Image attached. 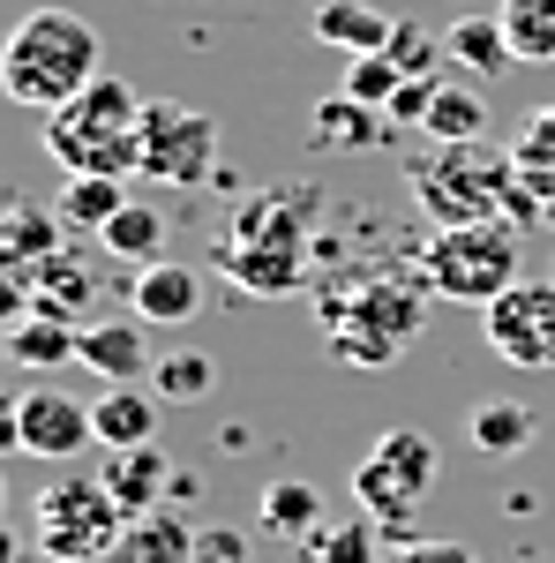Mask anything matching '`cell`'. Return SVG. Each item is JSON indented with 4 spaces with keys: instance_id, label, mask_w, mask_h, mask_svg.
I'll use <instances>...</instances> for the list:
<instances>
[{
    "instance_id": "obj_19",
    "label": "cell",
    "mask_w": 555,
    "mask_h": 563,
    "mask_svg": "<svg viewBox=\"0 0 555 563\" xmlns=\"http://www.w3.org/2000/svg\"><path fill=\"white\" fill-rule=\"evenodd\" d=\"M443 45H451V60L466 68V76H480V84H496L503 68H511V31H503V15H480V8H466L451 31H443Z\"/></svg>"
},
{
    "instance_id": "obj_6",
    "label": "cell",
    "mask_w": 555,
    "mask_h": 563,
    "mask_svg": "<svg viewBox=\"0 0 555 563\" xmlns=\"http://www.w3.org/2000/svg\"><path fill=\"white\" fill-rule=\"evenodd\" d=\"M315 294V316H323V339L331 331H376L390 346H413L421 339V316H428V278L421 263L413 271H331L308 286Z\"/></svg>"
},
{
    "instance_id": "obj_33",
    "label": "cell",
    "mask_w": 555,
    "mask_h": 563,
    "mask_svg": "<svg viewBox=\"0 0 555 563\" xmlns=\"http://www.w3.org/2000/svg\"><path fill=\"white\" fill-rule=\"evenodd\" d=\"M443 53H451L443 31H428V23H413V15H398V31H390V60H398L406 76H435Z\"/></svg>"
},
{
    "instance_id": "obj_18",
    "label": "cell",
    "mask_w": 555,
    "mask_h": 563,
    "mask_svg": "<svg viewBox=\"0 0 555 563\" xmlns=\"http://www.w3.org/2000/svg\"><path fill=\"white\" fill-rule=\"evenodd\" d=\"M533 435H541V413H533L525 398H480L466 413V443L480 459H518Z\"/></svg>"
},
{
    "instance_id": "obj_11",
    "label": "cell",
    "mask_w": 555,
    "mask_h": 563,
    "mask_svg": "<svg viewBox=\"0 0 555 563\" xmlns=\"http://www.w3.org/2000/svg\"><path fill=\"white\" fill-rule=\"evenodd\" d=\"M8 443L31 459H84V443H98L90 429V398H68L53 384H31L8 406Z\"/></svg>"
},
{
    "instance_id": "obj_25",
    "label": "cell",
    "mask_w": 555,
    "mask_h": 563,
    "mask_svg": "<svg viewBox=\"0 0 555 563\" xmlns=\"http://www.w3.org/2000/svg\"><path fill=\"white\" fill-rule=\"evenodd\" d=\"M129 203H135V196L121 188V180H90V174H76L68 188H60V203H53V211H60V225H68V233H106V225L129 211Z\"/></svg>"
},
{
    "instance_id": "obj_21",
    "label": "cell",
    "mask_w": 555,
    "mask_h": 563,
    "mask_svg": "<svg viewBox=\"0 0 555 563\" xmlns=\"http://www.w3.org/2000/svg\"><path fill=\"white\" fill-rule=\"evenodd\" d=\"M106 563H196V526L173 519V511H151V519H129L121 549Z\"/></svg>"
},
{
    "instance_id": "obj_22",
    "label": "cell",
    "mask_w": 555,
    "mask_h": 563,
    "mask_svg": "<svg viewBox=\"0 0 555 563\" xmlns=\"http://www.w3.org/2000/svg\"><path fill=\"white\" fill-rule=\"evenodd\" d=\"M256 519H263V533H278V541H315V533H323V496H315L308 481L286 474V481L263 488Z\"/></svg>"
},
{
    "instance_id": "obj_17",
    "label": "cell",
    "mask_w": 555,
    "mask_h": 563,
    "mask_svg": "<svg viewBox=\"0 0 555 563\" xmlns=\"http://www.w3.org/2000/svg\"><path fill=\"white\" fill-rule=\"evenodd\" d=\"M308 31H315L323 45H338L345 60H360V53H390V31H398V15H384L376 0H315Z\"/></svg>"
},
{
    "instance_id": "obj_26",
    "label": "cell",
    "mask_w": 555,
    "mask_h": 563,
    "mask_svg": "<svg viewBox=\"0 0 555 563\" xmlns=\"http://www.w3.org/2000/svg\"><path fill=\"white\" fill-rule=\"evenodd\" d=\"M98 249L113 263H135V271H151V263H166V218L151 211V203H129V211L113 218L106 233H98Z\"/></svg>"
},
{
    "instance_id": "obj_2",
    "label": "cell",
    "mask_w": 555,
    "mask_h": 563,
    "mask_svg": "<svg viewBox=\"0 0 555 563\" xmlns=\"http://www.w3.org/2000/svg\"><path fill=\"white\" fill-rule=\"evenodd\" d=\"M106 68H98V31H90L76 8H31L8 45H0V84L15 106H38L60 113L68 98H84Z\"/></svg>"
},
{
    "instance_id": "obj_34",
    "label": "cell",
    "mask_w": 555,
    "mask_h": 563,
    "mask_svg": "<svg viewBox=\"0 0 555 563\" xmlns=\"http://www.w3.org/2000/svg\"><path fill=\"white\" fill-rule=\"evenodd\" d=\"M406 346H390V339H376V331H331V361L338 368H390Z\"/></svg>"
},
{
    "instance_id": "obj_24",
    "label": "cell",
    "mask_w": 555,
    "mask_h": 563,
    "mask_svg": "<svg viewBox=\"0 0 555 563\" xmlns=\"http://www.w3.org/2000/svg\"><path fill=\"white\" fill-rule=\"evenodd\" d=\"M60 211H38V203H23L15 196V218H8V278H31L45 256H60Z\"/></svg>"
},
{
    "instance_id": "obj_14",
    "label": "cell",
    "mask_w": 555,
    "mask_h": 563,
    "mask_svg": "<svg viewBox=\"0 0 555 563\" xmlns=\"http://www.w3.org/2000/svg\"><path fill=\"white\" fill-rule=\"evenodd\" d=\"M98 481L121 496V511H129V519H151V511H166L173 488H180V474H173V459L158 451V443H143V451H113V459L98 466Z\"/></svg>"
},
{
    "instance_id": "obj_35",
    "label": "cell",
    "mask_w": 555,
    "mask_h": 563,
    "mask_svg": "<svg viewBox=\"0 0 555 563\" xmlns=\"http://www.w3.org/2000/svg\"><path fill=\"white\" fill-rule=\"evenodd\" d=\"M435 84L443 76H406V90L384 106V121L390 129H428V106H435Z\"/></svg>"
},
{
    "instance_id": "obj_4",
    "label": "cell",
    "mask_w": 555,
    "mask_h": 563,
    "mask_svg": "<svg viewBox=\"0 0 555 563\" xmlns=\"http://www.w3.org/2000/svg\"><path fill=\"white\" fill-rule=\"evenodd\" d=\"M406 188H413L428 225H480V218L511 211L518 158L511 143L496 151L488 135L480 143H435L428 158H406Z\"/></svg>"
},
{
    "instance_id": "obj_30",
    "label": "cell",
    "mask_w": 555,
    "mask_h": 563,
    "mask_svg": "<svg viewBox=\"0 0 555 563\" xmlns=\"http://www.w3.org/2000/svg\"><path fill=\"white\" fill-rule=\"evenodd\" d=\"M308 549H315V563H384V526L376 519H338V526H323Z\"/></svg>"
},
{
    "instance_id": "obj_8",
    "label": "cell",
    "mask_w": 555,
    "mask_h": 563,
    "mask_svg": "<svg viewBox=\"0 0 555 563\" xmlns=\"http://www.w3.org/2000/svg\"><path fill=\"white\" fill-rule=\"evenodd\" d=\"M31 511H38V549L53 563H106L121 549V533H129L121 496L98 474H53Z\"/></svg>"
},
{
    "instance_id": "obj_3",
    "label": "cell",
    "mask_w": 555,
    "mask_h": 563,
    "mask_svg": "<svg viewBox=\"0 0 555 563\" xmlns=\"http://www.w3.org/2000/svg\"><path fill=\"white\" fill-rule=\"evenodd\" d=\"M143 113L151 98L121 76H98L84 98H68L60 113H45V151L68 166V180H129L143 174Z\"/></svg>"
},
{
    "instance_id": "obj_13",
    "label": "cell",
    "mask_w": 555,
    "mask_h": 563,
    "mask_svg": "<svg viewBox=\"0 0 555 563\" xmlns=\"http://www.w3.org/2000/svg\"><path fill=\"white\" fill-rule=\"evenodd\" d=\"M84 368L106 376V384H143L158 361H151V323L143 316H106V323H84Z\"/></svg>"
},
{
    "instance_id": "obj_31",
    "label": "cell",
    "mask_w": 555,
    "mask_h": 563,
    "mask_svg": "<svg viewBox=\"0 0 555 563\" xmlns=\"http://www.w3.org/2000/svg\"><path fill=\"white\" fill-rule=\"evenodd\" d=\"M511 158H518V174H533V180H555V98H541L525 121H518L511 135Z\"/></svg>"
},
{
    "instance_id": "obj_29",
    "label": "cell",
    "mask_w": 555,
    "mask_h": 563,
    "mask_svg": "<svg viewBox=\"0 0 555 563\" xmlns=\"http://www.w3.org/2000/svg\"><path fill=\"white\" fill-rule=\"evenodd\" d=\"M211 384H218L211 353H166V361L151 368V390H158L166 406H196V398H211Z\"/></svg>"
},
{
    "instance_id": "obj_32",
    "label": "cell",
    "mask_w": 555,
    "mask_h": 563,
    "mask_svg": "<svg viewBox=\"0 0 555 563\" xmlns=\"http://www.w3.org/2000/svg\"><path fill=\"white\" fill-rule=\"evenodd\" d=\"M398 90H406V68H398L390 53H360V60H345V98H360L368 113H384Z\"/></svg>"
},
{
    "instance_id": "obj_10",
    "label": "cell",
    "mask_w": 555,
    "mask_h": 563,
    "mask_svg": "<svg viewBox=\"0 0 555 563\" xmlns=\"http://www.w3.org/2000/svg\"><path fill=\"white\" fill-rule=\"evenodd\" d=\"M480 323L511 368H555V278H518L496 308H480Z\"/></svg>"
},
{
    "instance_id": "obj_36",
    "label": "cell",
    "mask_w": 555,
    "mask_h": 563,
    "mask_svg": "<svg viewBox=\"0 0 555 563\" xmlns=\"http://www.w3.org/2000/svg\"><path fill=\"white\" fill-rule=\"evenodd\" d=\"M384 563H473L466 541H406V549H390Z\"/></svg>"
},
{
    "instance_id": "obj_27",
    "label": "cell",
    "mask_w": 555,
    "mask_h": 563,
    "mask_svg": "<svg viewBox=\"0 0 555 563\" xmlns=\"http://www.w3.org/2000/svg\"><path fill=\"white\" fill-rule=\"evenodd\" d=\"M384 135H398L384 121V113H368V106H360V98H323V106H315V143H323V151H360V143H384Z\"/></svg>"
},
{
    "instance_id": "obj_5",
    "label": "cell",
    "mask_w": 555,
    "mask_h": 563,
    "mask_svg": "<svg viewBox=\"0 0 555 563\" xmlns=\"http://www.w3.org/2000/svg\"><path fill=\"white\" fill-rule=\"evenodd\" d=\"M421 278L435 301L496 308L518 286V225L480 218V225H435L421 241Z\"/></svg>"
},
{
    "instance_id": "obj_12",
    "label": "cell",
    "mask_w": 555,
    "mask_h": 563,
    "mask_svg": "<svg viewBox=\"0 0 555 563\" xmlns=\"http://www.w3.org/2000/svg\"><path fill=\"white\" fill-rule=\"evenodd\" d=\"M196 308H203V278H196L188 263H151V271L129 278V316H143L151 331L196 323Z\"/></svg>"
},
{
    "instance_id": "obj_38",
    "label": "cell",
    "mask_w": 555,
    "mask_h": 563,
    "mask_svg": "<svg viewBox=\"0 0 555 563\" xmlns=\"http://www.w3.org/2000/svg\"><path fill=\"white\" fill-rule=\"evenodd\" d=\"M466 8H480V0H466Z\"/></svg>"
},
{
    "instance_id": "obj_20",
    "label": "cell",
    "mask_w": 555,
    "mask_h": 563,
    "mask_svg": "<svg viewBox=\"0 0 555 563\" xmlns=\"http://www.w3.org/2000/svg\"><path fill=\"white\" fill-rule=\"evenodd\" d=\"M8 361L15 368H68V361H84V323H68V316H15V339H8Z\"/></svg>"
},
{
    "instance_id": "obj_15",
    "label": "cell",
    "mask_w": 555,
    "mask_h": 563,
    "mask_svg": "<svg viewBox=\"0 0 555 563\" xmlns=\"http://www.w3.org/2000/svg\"><path fill=\"white\" fill-rule=\"evenodd\" d=\"M158 390L143 384H106V398H90V429L106 451H143V443H158Z\"/></svg>"
},
{
    "instance_id": "obj_37",
    "label": "cell",
    "mask_w": 555,
    "mask_h": 563,
    "mask_svg": "<svg viewBox=\"0 0 555 563\" xmlns=\"http://www.w3.org/2000/svg\"><path fill=\"white\" fill-rule=\"evenodd\" d=\"M196 563H248V549L225 526H196Z\"/></svg>"
},
{
    "instance_id": "obj_23",
    "label": "cell",
    "mask_w": 555,
    "mask_h": 563,
    "mask_svg": "<svg viewBox=\"0 0 555 563\" xmlns=\"http://www.w3.org/2000/svg\"><path fill=\"white\" fill-rule=\"evenodd\" d=\"M428 143H480L488 135V98L480 84H435V106H428Z\"/></svg>"
},
{
    "instance_id": "obj_16",
    "label": "cell",
    "mask_w": 555,
    "mask_h": 563,
    "mask_svg": "<svg viewBox=\"0 0 555 563\" xmlns=\"http://www.w3.org/2000/svg\"><path fill=\"white\" fill-rule=\"evenodd\" d=\"M23 286V301H38L31 316H68V323H84L90 301H98V278H90V263L76 249H60V256H45L31 278H15Z\"/></svg>"
},
{
    "instance_id": "obj_1",
    "label": "cell",
    "mask_w": 555,
    "mask_h": 563,
    "mask_svg": "<svg viewBox=\"0 0 555 563\" xmlns=\"http://www.w3.org/2000/svg\"><path fill=\"white\" fill-rule=\"evenodd\" d=\"M323 211V188L315 180H286V188H256L233 225L218 233V271L241 286V294H263V301H286V294H308L315 271H308V225Z\"/></svg>"
},
{
    "instance_id": "obj_9",
    "label": "cell",
    "mask_w": 555,
    "mask_h": 563,
    "mask_svg": "<svg viewBox=\"0 0 555 563\" xmlns=\"http://www.w3.org/2000/svg\"><path fill=\"white\" fill-rule=\"evenodd\" d=\"M218 174V121L196 106H151L143 113V180L151 188H196Z\"/></svg>"
},
{
    "instance_id": "obj_28",
    "label": "cell",
    "mask_w": 555,
    "mask_h": 563,
    "mask_svg": "<svg viewBox=\"0 0 555 563\" xmlns=\"http://www.w3.org/2000/svg\"><path fill=\"white\" fill-rule=\"evenodd\" d=\"M496 15L511 31L518 60H555V0H503Z\"/></svg>"
},
{
    "instance_id": "obj_7",
    "label": "cell",
    "mask_w": 555,
    "mask_h": 563,
    "mask_svg": "<svg viewBox=\"0 0 555 563\" xmlns=\"http://www.w3.org/2000/svg\"><path fill=\"white\" fill-rule=\"evenodd\" d=\"M428 488H435V443L421 429H384L376 451L353 466V504H360V519L384 526L390 549L413 541V511H421Z\"/></svg>"
}]
</instances>
